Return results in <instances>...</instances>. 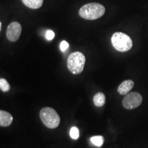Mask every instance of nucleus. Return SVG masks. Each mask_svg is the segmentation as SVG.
<instances>
[{
    "instance_id": "1",
    "label": "nucleus",
    "mask_w": 148,
    "mask_h": 148,
    "mask_svg": "<svg viewBox=\"0 0 148 148\" xmlns=\"http://www.w3.org/2000/svg\"><path fill=\"white\" fill-rule=\"evenodd\" d=\"M105 11V7L100 3H89L81 7L79 10V14L84 19L95 20L102 16Z\"/></svg>"
},
{
    "instance_id": "2",
    "label": "nucleus",
    "mask_w": 148,
    "mask_h": 148,
    "mask_svg": "<svg viewBox=\"0 0 148 148\" xmlns=\"http://www.w3.org/2000/svg\"><path fill=\"white\" fill-rule=\"evenodd\" d=\"M40 118L48 128H56L60 124V116L56 111L50 107H45L41 109L40 111Z\"/></svg>"
},
{
    "instance_id": "3",
    "label": "nucleus",
    "mask_w": 148,
    "mask_h": 148,
    "mask_svg": "<svg viewBox=\"0 0 148 148\" xmlns=\"http://www.w3.org/2000/svg\"><path fill=\"white\" fill-rule=\"evenodd\" d=\"M86 58L82 53L75 51L69 56L67 59L68 69L73 74H79L84 69Z\"/></svg>"
},
{
    "instance_id": "4",
    "label": "nucleus",
    "mask_w": 148,
    "mask_h": 148,
    "mask_svg": "<svg viewBox=\"0 0 148 148\" xmlns=\"http://www.w3.org/2000/svg\"><path fill=\"white\" fill-rule=\"evenodd\" d=\"M111 42L114 49L121 52L129 51L133 45L130 37L123 32L114 33L111 38Z\"/></svg>"
},
{
    "instance_id": "5",
    "label": "nucleus",
    "mask_w": 148,
    "mask_h": 148,
    "mask_svg": "<svg viewBox=\"0 0 148 148\" xmlns=\"http://www.w3.org/2000/svg\"><path fill=\"white\" fill-rule=\"evenodd\" d=\"M143 101V97L137 92H129L125 95L122 101V104L125 108L132 110L137 108L141 104Z\"/></svg>"
},
{
    "instance_id": "6",
    "label": "nucleus",
    "mask_w": 148,
    "mask_h": 148,
    "mask_svg": "<svg viewBox=\"0 0 148 148\" xmlns=\"http://www.w3.org/2000/svg\"><path fill=\"white\" fill-rule=\"evenodd\" d=\"M22 27L21 24L16 21L12 22L7 27L6 37L11 42H15L21 36Z\"/></svg>"
},
{
    "instance_id": "7",
    "label": "nucleus",
    "mask_w": 148,
    "mask_h": 148,
    "mask_svg": "<svg viewBox=\"0 0 148 148\" xmlns=\"http://www.w3.org/2000/svg\"><path fill=\"white\" fill-rule=\"evenodd\" d=\"M134 83L132 79H127L121 82L118 87L117 91L120 95H126L134 87Z\"/></svg>"
},
{
    "instance_id": "8",
    "label": "nucleus",
    "mask_w": 148,
    "mask_h": 148,
    "mask_svg": "<svg viewBox=\"0 0 148 148\" xmlns=\"http://www.w3.org/2000/svg\"><path fill=\"white\" fill-rule=\"evenodd\" d=\"M13 121L12 114L5 110H0V125L1 127L9 126Z\"/></svg>"
},
{
    "instance_id": "9",
    "label": "nucleus",
    "mask_w": 148,
    "mask_h": 148,
    "mask_svg": "<svg viewBox=\"0 0 148 148\" xmlns=\"http://www.w3.org/2000/svg\"><path fill=\"white\" fill-rule=\"evenodd\" d=\"M27 7L31 9H38L42 6L43 0H21Z\"/></svg>"
},
{
    "instance_id": "10",
    "label": "nucleus",
    "mask_w": 148,
    "mask_h": 148,
    "mask_svg": "<svg viewBox=\"0 0 148 148\" xmlns=\"http://www.w3.org/2000/svg\"><path fill=\"white\" fill-rule=\"evenodd\" d=\"M94 104L97 107H101L106 103V97L103 92H99L96 93L93 97Z\"/></svg>"
},
{
    "instance_id": "11",
    "label": "nucleus",
    "mask_w": 148,
    "mask_h": 148,
    "mask_svg": "<svg viewBox=\"0 0 148 148\" xmlns=\"http://www.w3.org/2000/svg\"><path fill=\"white\" fill-rule=\"evenodd\" d=\"M103 141L104 139L102 136H94L90 138V142L97 147H101L103 145Z\"/></svg>"
},
{
    "instance_id": "12",
    "label": "nucleus",
    "mask_w": 148,
    "mask_h": 148,
    "mask_svg": "<svg viewBox=\"0 0 148 148\" xmlns=\"http://www.w3.org/2000/svg\"><path fill=\"white\" fill-rule=\"evenodd\" d=\"M0 88L3 92H8L10 90V86L8 81L4 78L0 79Z\"/></svg>"
},
{
    "instance_id": "13",
    "label": "nucleus",
    "mask_w": 148,
    "mask_h": 148,
    "mask_svg": "<svg viewBox=\"0 0 148 148\" xmlns=\"http://www.w3.org/2000/svg\"><path fill=\"white\" fill-rule=\"evenodd\" d=\"M69 134L71 138H73V139H75V140L77 139L79 136V132L78 128L75 126L72 127L71 130H70Z\"/></svg>"
},
{
    "instance_id": "14",
    "label": "nucleus",
    "mask_w": 148,
    "mask_h": 148,
    "mask_svg": "<svg viewBox=\"0 0 148 148\" xmlns=\"http://www.w3.org/2000/svg\"><path fill=\"white\" fill-rule=\"evenodd\" d=\"M69 46V43H68L66 40H62V41L60 42V50L62 51H65L66 49H68Z\"/></svg>"
},
{
    "instance_id": "15",
    "label": "nucleus",
    "mask_w": 148,
    "mask_h": 148,
    "mask_svg": "<svg viewBox=\"0 0 148 148\" xmlns=\"http://www.w3.org/2000/svg\"><path fill=\"white\" fill-rule=\"evenodd\" d=\"M54 36H55V34L52 30L49 29V30L47 31V32H46V38H47V40H52L53 38H54Z\"/></svg>"
}]
</instances>
